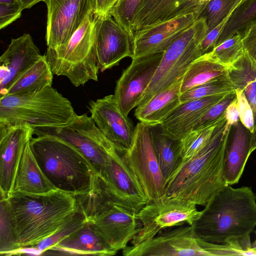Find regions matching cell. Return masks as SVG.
<instances>
[{
  "mask_svg": "<svg viewBox=\"0 0 256 256\" xmlns=\"http://www.w3.org/2000/svg\"><path fill=\"white\" fill-rule=\"evenodd\" d=\"M149 127L152 147L167 182L181 163L180 140L166 134L160 124Z\"/></svg>",
  "mask_w": 256,
  "mask_h": 256,
  "instance_id": "4316f807",
  "label": "cell"
},
{
  "mask_svg": "<svg viewBox=\"0 0 256 256\" xmlns=\"http://www.w3.org/2000/svg\"><path fill=\"white\" fill-rule=\"evenodd\" d=\"M242 41L245 51L256 60V24L246 30Z\"/></svg>",
  "mask_w": 256,
  "mask_h": 256,
  "instance_id": "ee69618b",
  "label": "cell"
},
{
  "mask_svg": "<svg viewBox=\"0 0 256 256\" xmlns=\"http://www.w3.org/2000/svg\"><path fill=\"white\" fill-rule=\"evenodd\" d=\"M252 132L240 120L228 130L224 154L223 177L226 184H237L250 152Z\"/></svg>",
  "mask_w": 256,
  "mask_h": 256,
  "instance_id": "44dd1931",
  "label": "cell"
},
{
  "mask_svg": "<svg viewBox=\"0 0 256 256\" xmlns=\"http://www.w3.org/2000/svg\"><path fill=\"white\" fill-rule=\"evenodd\" d=\"M76 115L71 102L52 86L32 94L0 98V126L60 127Z\"/></svg>",
  "mask_w": 256,
  "mask_h": 256,
  "instance_id": "8992f818",
  "label": "cell"
},
{
  "mask_svg": "<svg viewBox=\"0 0 256 256\" xmlns=\"http://www.w3.org/2000/svg\"><path fill=\"white\" fill-rule=\"evenodd\" d=\"M256 238L251 243L250 235L232 240L226 243H211L197 238L200 246L211 256H256Z\"/></svg>",
  "mask_w": 256,
  "mask_h": 256,
  "instance_id": "1f68e13d",
  "label": "cell"
},
{
  "mask_svg": "<svg viewBox=\"0 0 256 256\" xmlns=\"http://www.w3.org/2000/svg\"><path fill=\"white\" fill-rule=\"evenodd\" d=\"M0 254L6 256L20 248L16 242L6 200L0 198Z\"/></svg>",
  "mask_w": 256,
  "mask_h": 256,
  "instance_id": "74e56055",
  "label": "cell"
},
{
  "mask_svg": "<svg viewBox=\"0 0 256 256\" xmlns=\"http://www.w3.org/2000/svg\"><path fill=\"white\" fill-rule=\"evenodd\" d=\"M236 97L242 123L252 132L254 130V117L252 108L248 102L244 91L236 89Z\"/></svg>",
  "mask_w": 256,
  "mask_h": 256,
  "instance_id": "60d3db41",
  "label": "cell"
},
{
  "mask_svg": "<svg viewBox=\"0 0 256 256\" xmlns=\"http://www.w3.org/2000/svg\"><path fill=\"white\" fill-rule=\"evenodd\" d=\"M30 146L42 170L56 189L75 196L90 190L94 168L72 144L57 136L41 135L32 137Z\"/></svg>",
  "mask_w": 256,
  "mask_h": 256,
  "instance_id": "277c9868",
  "label": "cell"
},
{
  "mask_svg": "<svg viewBox=\"0 0 256 256\" xmlns=\"http://www.w3.org/2000/svg\"><path fill=\"white\" fill-rule=\"evenodd\" d=\"M228 76L235 86L244 91L256 124V60L245 53L227 67Z\"/></svg>",
  "mask_w": 256,
  "mask_h": 256,
  "instance_id": "83f0119b",
  "label": "cell"
},
{
  "mask_svg": "<svg viewBox=\"0 0 256 256\" xmlns=\"http://www.w3.org/2000/svg\"><path fill=\"white\" fill-rule=\"evenodd\" d=\"M42 254L43 252L35 246H27L20 247L9 252L6 256H40Z\"/></svg>",
  "mask_w": 256,
  "mask_h": 256,
  "instance_id": "c3c4849f",
  "label": "cell"
},
{
  "mask_svg": "<svg viewBox=\"0 0 256 256\" xmlns=\"http://www.w3.org/2000/svg\"><path fill=\"white\" fill-rule=\"evenodd\" d=\"M124 256H211L198 244L192 226L167 228L138 244L127 246Z\"/></svg>",
  "mask_w": 256,
  "mask_h": 256,
  "instance_id": "4fadbf2b",
  "label": "cell"
},
{
  "mask_svg": "<svg viewBox=\"0 0 256 256\" xmlns=\"http://www.w3.org/2000/svg\"><path fill=\"white\" fill-rule=\"evenodd\" d=\"M47 7L46 40L56 49L68 42L87 16L94 12V0H45Z\"/></svg>",
  "mask_w": 256,
  "mask_h": 256,
  "instance_id": "5bb4252c",
  "label": "cell"
},
{
  "mask_svg": "<svg viewBox=\"0 0 256 256\" xmlns=\"http://www.w3.org/2000/svg\"><path fill=\"white\" fill-rule=\"evenodd\" d=\"M245 52L242 36L235 32L206 54L212 60L228 67Z\"/></svg>",
  "mask_w": 256,
  "mask_h": 256,
  "instance_id": "e575fe53",
  "label": "cell"
},
{
  "mask_svg": "<svg viewBox=\"0 0 256 256\" xmlns=\"http://www.w3.org/2000/svg\"><path fill=\"white\" fill-rule=\"evenodd\" d=\"M188 4L192 9H195L198 5V0H188Z\"/></svg>",
  "mask_w": 256,
  "mask_h": 256,
  "instance_id": "816d5d0a",
  "label": "cell"
},
{
  "mask_svg": "<svg viewBox=\"0 0 256 256\" xmlns=\"http://www.w3.org/2000/svg\"><path fill=\"white\" fill-rule=\"evenodd\" d=\"M163 53L132 59L116 83L114 96L122 113L130 112L140 104L142 95L161 62Z\"/></svg>",
  "mask_w": 256,
  "mask_h": 256,
  "instance_id": "9a60e30c",
  "label": "cell"
},
{
  "mask_svg": "<svg viewBox=\"0 0 256 256\" xmlns=\"http://www.w3.org/2000/svg\"><path fill=\"white\" fill-rule=\"evenodd\" d=\"M54 189L56 188L38 164L29 142L24 150L20 163L13 192L40 194Z\"/></svg>",
  "mask_w": 256,
  "mask_h": 256,
  "instance_id": "d4e9b609",
  "label": "cell"
},
{
  "mask_svg": "<svg viewBox=\"0 0 256 256\" xmlns=\"http://www.w3.org/2000/svg\"><path fill=\"white\" fill-rule=\"evenodd\" d=\"M242 0H210L206 5L199 18L204 19L208 32L221 23L227 20L236 7Z\"/></svg>",
  "mask_w": 256,
  "mask_h": 256,
  "instance_id": "d590c367",
  "label": "cell"
},
{
  "mask_svg": "<svg viewBox=\"0 0 256 256\" xmlns=\"http://www.w3.org/2000/svg\"><path fill=\"white\" fill-rule=\"evenodd\" d=\"M88 108L96 124L118 149L124 152L131 148L136 126L120 110L114 94L91 100Z\"/></svg>",
  "mask_w": 256,
  "mask_h": 256,
  "instance_id": "ac0fdd59",
  "label": "cell"
},
{
  "mask_svg": "<svg viewBox=\"0 0 256 256\" xmlns=\"http://www.w3.org/2000/svg\"><path fill=\"white\" fill-rule=\"evenodd\" d=\"M227 74V66L212 60L206 53L190 64L182 78L181 94Z\"/></svg>",
  "mask_w": 256,
  "mask_h": 256,
  "instance_id": "f1b7e54d",
  "label": "cell"
},
{
  "mask_svg": "<svg viewBox=\"0 0 256 256\" xmlns=\"http://www.w3.org/2000/svg\"><path fill=\"white\" fill-rule=\"evenodd\" d=\"M44 0H18V2L24 10L26 8H30L39 2H44Z\"/></svg>",
  "mask_w": 256,
  "mask_h": 256,
  "instance_id": "681fc988",
  "label": "cell"
},
{
  "mask_svg": "<svg viewBox=\"0 0 256 256\" xmlns=\"http://www.w3.org/2000/svg\"><path fill=\"white\" fill-rule=\"evenodd\" d=\"M18 2V0H0V4H16Z\"/></svg>",
  "mask_w": 256,
  "mask_h": 256,
  "instance_id": "f5cc1de1",
  "label": "cell"
},
{
  "mask_svg": "<svg viewBox=\"0 0 256 256\" xmlns=\"http://www.w3.org/2000/svg\"><path fill=\"white\" fill-rule=\"evenodd\" d=\"M42 56L29 34L12 38L0 57V98L18 76Z\"/></svg>",
  "mask_w": 256,
  "mask_h": 256,
  "instance_id": "ffe728a7",
  "label": "cell"
},
{
  "mask_svg": "<svg viewBox=\"0 0 256 256\" xmlns=\"http://www.w3.org/2000/svg\"><path fill=\"white\" fill-rule=\"evenodd\" d=\"M225 118L224 114L220 120L207 126L202 129L192 130L180 140L182 161L178 169L208 144L211 140L216 128Z\"/></svg>",
  "mask_w": 256,
  "mask_h": 256,
  "instance_id": "4dcf8cb0",
  "label": "cell"
},
{
  "mask_svg": "<svg viewBox=\"0 0 256 256\" xmlns=\"http://www.w3.org/2000/svg\"><path fill=\"white\" fill-rule=\"evenodd\" d=\"M183 76L158 92L144 104L137 106L134 116L141 122L154 126L162 124L182 104L180 100Z\"/></svg>",
  "mask_w": 256,
  "mask_h": 256,
  "instance_id": "603a6c76",
  "label": "cell"
},
{
  "mask_svg": "<svg viewBox=\"0 0 256 256\" xmlns=\"http://www.w3.org/2000/svg\"><path fill=\"white\" fill-rule=\"evenodd\" d=\"M84 214L77 209L73 216L54 234L34 246L43 254L80 228L86 223Z\"/></svg>",
  "mask_w": 256,
  "mask_h": 256,
  "instance_id": "8d00e7d4",
  "label": "cell"
},
{
  "mask_svg": "<svg viewBox=\"0 0 256 256\" xmlns=\"http://www.w3.org/2000/svg\"><path fill=\"white\" fill-rule=\"evenodd\" d=\"M23 10L20 5L0 4V29H2L20 18Z\"/></svg>",
  "mask_w": 256,
  "mask_h": 256,
  "instance_id": "7bdbcfd3",
  "label": "cell"
},
{
  "mask_svg": "<svg viewBox=\"0 0 256 256\" xmlns=\"http://www.w3.org/2000/svg\"><path fill=\"white\" fill-rule=\"evenodd\" d=\"M225 118L208 144L182 166L166 182L164 196L205 206L225 184L223 161L228 130Z\"/></svg>",
  "mask_w": 256,
  "mask_h": 256,
  "instance_id": "3957f363",
  "label": "cell"
},
{
  "mask_svg": "<svg viewBox=\"0 0 256 256\" xmlns=\"http://www.w3.org/2000/svg\"><path fill=\"white\" fill-rule=\"evenodd\" d=\"M226 95H214L182 103L160 124L162 130L172 138L181 140L193 130L209 108Z\"/></svg>",
  "mask_w": 256,
  "mask_h": 256,
  "instance_id": "7402d4cb",
  "label": "cell"
},
{
  "mask_svg": "<svg viewBox=\"0 0 256 256\" xmlns=\"http://www.w3.org/2000/svg\"><path fill=\"white\" fill-rule=\"evenodd\" d=\"M199 14L188 12L143 28L132 36V60L164 53L197 20Z\"/></svg>",
  "mask_w": 256,
  "mask_h": 256,
  "instance_id": "2e32d148",
  "label": "cell"
},
{
  "mask_svg": "<svg viewBox=\"0 0 256 256\" xmlns=\"http://www.w3.org/2000/svg\"><path fill=\"white\" fill-rule=\"evenodd\" d=\"M200 214L196 206L164 196L148 202L136 214L141 227L130 244L147 241L167 228L192 226Z\"/></svg>",
  "mask_w": 256,
  "mask_h": 256,
  "instance_id": "8fae6325",
  "label": "cell"
},
{
  "mask_svg": "<svg viewBox=\"0 0 256 256\" xmlns=\"http://www.w3.org/2000/svg\"><path fill=\"white\" fill-rule=\"evenodd\" d=\"M256 24V0H242L229 16L215 46L235 32L238 33L242 38L246 30Z\"/></svg>",
  "mask_w": 256,
  "mask_h": 256,
  "instance_id": "f546056e",
  "label": "cell"
},
{
  "mask_svg": "<svg viewBox=\"0 0 256 256\" xmlns=\"http://www.w3.org/2000/svg\"><path fill=\"white\" fill-rule=\"evenodd\" d=\"M226 128L228 130L230 126L240 120V112L236 98L228 106L226 112Z\"/></svg>",
  "mask_w": 256,
  "mask_h": 256,
  "instance_id": "7dc6e473",
  "label": "cell"
},
{
  "mask_svg": "<svg viewBox=\"0 0 256 256\" xmlns=\"http://www.w3.org/2000/svg\"><path fill=\"white\" fill-rule=\"evenodd\" d=\"M49 250L68 255L110 256L117 254L110 248L87 222Z\"/></svg>",
  "mask_w": 256,
  "mask_h": 256,
  "instance_id": "cb8c5ba5",
  "label": "cell"
},
{
  "mask_svg": "<svg viewBox=\"0 0 256 256\" xmlns=\"http://www.w3.org/2000/svg\"><path fill=\"white\" fill-rule=\"evenodd\" d=\"M160 0H141L134 16L131 25L132 35L139 30L152 9Z\"/></svg>",
  "mask_w": 256,
  "mask_h": 256,
  "instance_id": "b9f144b4",
  "label": "cell"
},
{
  "mask_svg": "<svg viewBox=\"0 0 256 256\" xmlns=\"http://www.w3.org/2000/svg\"><path fill=\"white\" fill-rule=\"evenodd\" d=\"M188 12H196L191 8L188 0H160L148 14L140 29Z\"/></svg>",
  "mask_w": 256,
  "mask_h": 256,
  "instance_id": "836d02e7",
  "label": "cell"
},
{
  "mask_svg": "<svg viewBox=\"0 0 256 256\" xmlns=\"http://www.w3.org/2000/svg\"><path fill=\"white\" fill-rule=\"evenodd\" d=\"M132 38L110 14L97 16L94 47L99 70L103 72L132 57Z\"/></svg>",
  "mask_w": 256,
  "mask_h": 256,
  "instance_id": "e0dca14e",
  "label": "cell"
},
{
  "mask_svg": "<svg viewBox=\"0 0 256 256\" xmlns=\"http://www.w3.org/2000/svg\"><path fill=\"white\" fill-rule=\"evenodd\" d=\"M100 176L106 192L115 204L137 214L148 202L126 164L122 151L118 148L110 154L108 162Z\"/></svg>",
  "mask_w": 256,
  "mask_h": 256,
  "instance_id": "7c38bea8",
  "label": "cell"
},
{
  "mask_svg": "<svg viewBox=\"0 0 256 256\" xmlns=\"http://www.w3.org/2000/svg\"><path fill=\"white\" fill-rule=\"evenodd\" d=\"M236 88L228 74L195 86L181 94L182 103L210 96L235 92Z\"/></svg>",
  "mask_w": 256,
  "mask_h": 256,
  "instance_id": "d6a6232c",
  "label": "cell"
},
{
  "mask_svg": "<svg viewBox=\"0 0 256 256\" xmlns=\"http://www.w3.org/2000/svg\"><path fill=\"white\" fill-rule=\"evenodd\" d=\"M208 33L204 19L199 18L163 53L157 70L138 106L144 104L184 76L190 64L202 55L201 43Z\"/></svg>",
  "mask_w": 256,
  "mask_h": 256,
  "instance_id": "ba28073f",
  "label": "cell"
},
{
  "mask_svg": "<svg viewBox=\"0 0 256 256\" xmlns=\"http://www.w3.org/2000/svg\"><path fill=\"white\" fill-rule=\"evenodd\" d=\"M226 22V20L224 22L208 32L202 40L200 46L202 54L212 51L214 48L216 42Z\"/></svg>",
  "mask_w": 256,
  "mask_h": 256,
  "instance_id": "f6af8a7d",
  "label": "cell"
},
{
  "mask_svg": "<svg viewBox=\"0 0 256 256\" xmlns=\"http://www.w3.org/2000/svg\"><path fill=\"white\" fill-rule=\"evenodd\" d=\"M122 154L148 202L163 196L166 181L152 147L149 126L141 122L137 124L132 146Z\"/></svg>",
  "mask_w": 256,
  "mask_h": 256,
  "instance_id": "30bf717a",
  "label": "cell"
},
{
  "mask_svg": "<svg viewBox=\"0 0 256 256\" xmlns=\"http://www.w3.org/2000/svg\"><path fill=\"white\" fill-rule=\"evenodd\" d=\"M34 134L28 125L0 126V194L7 198L12 192L20 163Z\"/></svg>",
  "mask_w": 256,
  "mask_h": 256,
  "instance_id": "d6986e66",
  "label": "cell"
},
{
  "mask_svg": "<svg viewBox=\"0 0 256 256\" xmlns=\"http://www.w3.org/2000/svg\"><path fill=\"white\" fill-rule=\"evenodd\" d=\"M76 197L77 209L112 250H123L140 231L141 224L136 214L110 200L100 176L94 174L88 192Z\"/></svg>",
  "mask_w": 256,
  "mask_h": 256,
  "instance_id": "5b68a950",
  "label": "cell"
},
{
  "mask_svg": "<svg viewBox=\"0 0 256 256\" xmlns=\"http://www.w3.org/2000/svg\"><path fill=\"white\" fill-rule=\"evenodd\" d=\"M4 200L20 247L34 246L54 234L78 208L75 195L57 189L40 194L13 192Z\"/></svg>",
  "mask_w": 256,
  "mask_h": 256,
  "instance_id": "6da1fadb",
  "label": "cell"
},
{
  "mask_svg": "<svg viewBox=\"0 0 256 256\" xmlns=\"http://www.w3.org/2000/svg\"><path fill=\"white\" fill-rule=\"evenodd\" d=\"M118 0H94V14L96 16L110 14Z\"/></svg>",
  "mask_w": 256,
  "mask_h": 256,
  "instance_id": "bcb514c9",
  "label": "cell"
},
{
  "mask_svg": "<svg viewBox=\"0 0 256 256\" xmlns=\"http://www.w3.org/2000/svg\"><path fill=\"white\" fill-rule=\"evenodd\" d=\"M53 74L46 55H43L14 80L6 90L4 96L28 95L40 92L52 86Z\"/></svg>",
  "mask_w": 256,
  "mask_h": 256,
  "instance_id": "484cf974",
  "label": "cell"
},
{
  "mask_svg": "<svg viewBox=\"0 0 256 256\" xmlns=\"http://www.w3.org/2000/svg\"><path fill=\"white\" fill-rule=\"evenodd\" d=\"M192 226L198 238L222 244L248 236L256 226V196L248 186H224L201 210Z\"/></svg>",
  "mask_w": 256,
  "mask_h": 256,
  "instance_id": "7a4b0ae2",
  "label": "cell"
},
{
  "mask_svg": "<svg viewBox=\"0 0 256 256\" xmlns=\"http://www.w3.org/2000/svg\"><path fill=\"white\" fill-rule=\"evenodd\" d=\"M141 0H118L110 12L113 18L124 28L132 38L131 25Z\"/></svg>",
  "mask_w": 256,
  "mask_h": 256,
  "instance_id": "f35d334b",
  "label": "cell"
},
{
  "mask_svg": "<svg viewBox=\"0 0 256 256\" xmlns=\"http://www.w3.org/2000/svg\"><path fill=\"white\" fill-rule=\"evenodd\" d=\"M236 98V91L226 94L222 100L209 108L196 124L193 130L202 129L220 120L224 115L228 106Z\"/></svg>",
  "mask_w": 256,
  "mask_h": 256,
  "instance_id": "ab89813d",
  "label": "cell"
},
{
  "mask_svg": "<svg viewBox=\"0 0 256 256\" xmlns=\"http://www.w3.org/2000/svg\"><path fill=\"white\" fill-rule=\"evenodd\" d=\"M256 149V124H254V130L252 132V138L251 142V154Z\"/></svg>",
  "mask_w": 256,
  "mask_h": 256,
  "instance_id": "f907efd6",
  "label": "cell"
},
{
  "mask_svg": "<svg viewBox=\"0 0 256 256\" xmlns=\"http://www.w3.org/2000/svg\"><path fill=\"white\" fill-rule=\"evenodd\" d=\"M96 18L90 14L66 42L56 49L48 48L45 54L54 74L66 76L76 87L98 81L94 47Z\"/></svg>",
  "mask_w": 256,
  "mask_h": 256,
  "instance_id": "52a82bcc",
  "label": "cell"
},
{
  "mask_svg": "<svg viewBox=\"0 0 256 256\" xmlns=\"http://www.w3.org/2000/svg\"><path fill=\"white\" fill-rule=\"evenodd\" d=\"M34 134L53 136L70 143L88 159L95 174L100 176L103 174L110 154L117 148L86 114H76L66 126L35 128Z\"/></svg>",
  "mask_w": 256,
  "mask_h": 256,
  "instance_id": "9c48e42d",
  "label": "cell"
}]
</instances>
